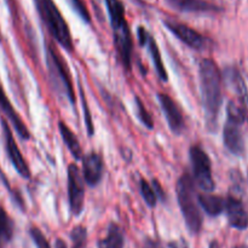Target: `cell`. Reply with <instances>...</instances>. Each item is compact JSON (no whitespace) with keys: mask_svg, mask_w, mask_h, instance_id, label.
Listing matches in <instances>:
<instances>
[{"mask_svg":"<svg viewBox=\"0 0 248 248\" xmlns=\"http://www.w3.org/2000/svg\"><path fill=\"white\" fill-rule=\"evenodd\" d=\"M201 99L208 126L215 128L222 106V74L212 60H202L199 67Z\"/></svg>","mask_w":248,"mask_h":248,"instance_id":"1","label":"cell"},{"mask_svg":"<svg viewBox=\"0 0 248 248\" xmlns=\"http://www.w3.org/2000/svg\"><path fill=\"white\" fill-rule=\"evenodd\" d=\"M107 10L110 18L111 28L114 31V43L116 51L121 58L124 67L131 69L132 64L133 43L130 27L125 16V7L121 0H106Z\"/></svg>","mask_w":248,"mask_h":248,"instance_id":"2","label":"cell"},{"mask_svg":"<svg viewBox=\"0 0 248 248\" xmlns=\"http://www.w3.org/2000/svg\"><path fill=\"white\" fill-rule=\"evenodd\" d=\"M195 182L189 174H183L177 182V199L186 228L190 234L198 235L202 229L203 217L195 194Z\"/></svg>","mask_w":248,"mask_h":248,"instance_id":"3","label":"cell"},{"mask_svg":"<svg viewBox=\"0 0 248 248\" xmlns=\"http://www.w3.org/2000/svg\"><path fill=\"white\" fill-rule=\"evenodd\" d=\"M41 19L56 41L67 51H73V40L69 27L53 0H35Z\"/></svg>","mask_w":248,"mask_h":248,"instance_id":"4","label":"cell"},{"mask_svg":"<svg viewBox=\"0 0 248 248\" xmlns=\"http://www.w3.org/2000/svg\"><path fill=\"white\" fill-rule=\"evenodd\" d=\"M46 63H47L48 74L51 82L56 87L60 94H63L72 104L75 103V92L73 89V82L65 62L56 51L52 44L46 46Z\"/></svg>","mask_w":248,"mask_h":248,"instance_id":"5","label":"cell"},{"mask_svg":"<svg viewBox=\"0 0 248 248\" xmlns=\"http://www.w3.org/2000/svg\"><path fill=\"white\" fill-rule=\"evenodd\" d=\"M191 167H193L194 182L201 190L212 193L216 188L212 176V164L205 150L199 145H194L189 152Z\"/></svg>","mask_w":248,"mask_h":248,"instance_id":"6","label":"cell"},{"mask_svg":"<svg viewBox=\"0 0 248 248\" xmlns=\"http://www.w3.org/2000/svg\"><path fill=\"white\" fill-rule=\"evenodd\" d=\"M85 179L82 172L75 164L68 166V200L70 211L74 216H79L84 210Z\"/></svg>","mask_w":248,"mask_h":248,"instance_id":"7","label":"cell"},{"mask_svg":"<svg viewBox=\"0 0 248 248\" xmlns=\"http://www.w3.org/2000/svg\"><path fill=\"white\" fill-rule=\"evenodd\" d=\"M0 123H1L2 133H4L5 149H6L7 156H9L12 166L15 167L17 173L21 177H23V178L26 179L31 178V170H29L28 165H27L26 160H24L18 145H17L16 140H15V137L14 135H12V130L11 127H10L9 123L2 118L0 119Z\"/></svg>","mask_w":248,"mask_h":248,"instance_id":"8","label":"cell"},{"mask_svg":"<svg viewBox=\"0 0 248 248\" xmlns=\"http://www.w3.org/2000/svg\"><path fill=\"white\" fill-rule=\"evenodd\" d=\"M164 24L173 35H176L179 40L183 41L186 45L194 50H203L207 45V40L205 36H202L195 29L190 28L186 24L174 21H164Z\"/></svg>","mask_w":248,"mask_h":248,"instance_id":"9","label":"cell"},{"mask_svg":"<svg viewBox=\"0 0 248 248\" xmlns=\"http://www.w3.org/2000/svg\"><path fill=\"white\" fill-rule=\"evenodd\" d=\"M228 222L232 228L239 230H245L248 228V207L246 203L235 195H229L227 198L225 205Z\"/></svg>","mask_w":248,"mask_h":248,"instance_id":"10","label":"cell"},{"mask_svg":"<svg viewBox=\"0 0 248 248\" xmlns=\"http://www.w3.org/2000/svg\"><path fill=\"white\" fill-rule=\"evenodd\" d=\"M157 98H159L160 106H161V109L164 111L165 116H166V120L169 123V126L172 132H174L176 135L182 133L186 125H184L183 114H182L179 107L166 93H159L157 94Z\"/></svg>","mask_w":248,"mask_h":248,"instance_id":"11","label":"cell"},{"mask_svg":"<svg viewBox=\"0 0 248 248\" xmlns=\"http://www.w3.org/2000/svg\"><path fill=\"white\" fill-rule=\"evenodd\" d=\"M0 110L4 113V115L6 116L7 120L11 123L15 132L18 135V137L21 138V140H28L29 138H31V132H29V130L27 128L26 124L22 120L21 116L18 115V113L15 110L11 102L9 101L4 89H2L1 84H0Z\"/></svg>","mask_w":248,"mask_h":248,"instance_id":"12","label":"cell"},{"mask_svg":"<svg viewBox=\"0 0 248 248\" xmlns=\"http://www.w3.org/2000/svg\"><path fill=\"white\" fill-rule=\"evenodd\" d=\"M104 165L102 156L92 152L82 159V176L85 183L90 186H96L103 177Z\"/></svg>","mask_w":248,"mask_h":248,"instance_id":"13","label":"cell"},{"mask_svg":"<svg viewBox=\"0 0 248 248\" xmlns=\"http://www.w3.org/2000/svg\"><path fill=\"white\" fill-rule=\"evenodd\" d=\"M240 126L241 125L227 121L223 130V140L225 148L234 155H242L245 153V140Z\"/></svg>","mask_w":248,"mask_h":248,"instance_id":"14","label":"cell"},{"mask_svg":"<svg viewBox=\"0 0 248 248\" xmlns=\"http://www.w3.org/2000/svg\"><path fill=\"white\" fill-rule=\"evenodd\" d=\"M170 7L181 12H212L219 7L205 0H165Z\"/></svg>","mask_w":248,"mask_h":248,"instance_id":"15","label":"cell"},{"mask_svg":"<svg viewBox=\"0 0 248 248\" xmlns=\"http://www.w3.org/2000/svg\"><path fill=\"white\" fill-rule=\"evenodd\" d=\"M198 200L200 207L202 208L208 216L217 217V216L222 215L225 211L227 199L222 198V196H217L213 195V194L206 193L202 194V195H199Z\"/></svg>","mask_w":248,"mask_h":248,"instance_id":"16","label":"cell"},{"mask_svg":"<svg viewBox=\"0 0 248 248\" xmlns=\"http://www.w3.org/2000/svg\"><path fill=\"white\" fill-rule=\"evenodd\" d=\"M124 245H125V236L123 229L118 224L113 223L109 225L106 236L99 240L98 248H124Z\"/></svg>","mask_w":248,"mask_h":248,"instance_id":"17","label":"cell"},{"mask_svg":"<svg viewBox=\"0 0 248 248\" xmlns=\"http://www.w3.org/2000/svg\"><path fill=\"white\" fill-rule=\"evenodd\" d=\"M58 128H60L61 137H62L63 142H64L65 147L68 148V150L70 152V154L75 157L77 160L81 159L82 157V149L81 145H80L79 140L75 136V133L65 125L63 121H61L60 125H58Z\"/></svg>","mask_w":248,"mask_h":248,"instance_id":"18","label":"cell"},{"mask_svg":"<svg viewBox=\"0 0 248 248\" xmlns=\"http://www.w3.org/2000/svg\"><path fill=\"white\" fill-rule=\"evenodd\" d=\"M14 220L7 215L6 210L0 205V248L10 244L14 237Z\"/></svg>","mask_w":248,"mask_h":248,"instance_id":"19","label":"cell"},{"mask_svg":"<svg viewBox=\"0 0 248 248\" xmlns=\"http://www.w3.org/2000/svg\"><path fill=\"white\" fill-rule=\"evenodd\" d=\"M147 46L149 48L150 56H152V61L154 63V67L156 69L157 75H159L160 79L162 81H167V72L164 67V62H162L161 53H160L159 47H157V44L155 41V39L152 35H149V39L147 41Z\"/></svg>","mask_w":248,"mask_h":248,"instance_id":"20","label":"cell"},{"mask_svg":"<svg viewBox=\"0 0 248 248\" xmlns=\"http://www.w3.org/2000/svg\"><path fill=\"white\" fill-rule=\"evenodd\" d=\"M72 239V248H86L87 230L82 225H78L70 232Z\"/></svg>","mask_w":248,"mask_h":248,"instance_id":"21","label":"cell"},{"mask_svg":"<svg viewBox=\"0 0 248 248\" xmlns=\"http://www.w3.org/2000/svg\"><path fill=\"white\" fill-rule=\"evenodd\" d=\"M136 107H137V115L138 119L140 120V123L145 126L147 128L152 130L154 128V120H153L152 115L149 114V111L147 110V108L144 107V104L142 103L140 97H136Z\"/></svg>","mask_w":248,"mask_h":248,"instance_id":"22","label":"cell"},{"mask_svg":"<svg viewBox=\"0 0 248 248\" xmlns=\"http://www.w3.org/2000/svg\"><path fill=\"white\" fill-rule=\"evenodd\" d=\"M140 194H142V198L144 199L145 203H147L149 207H155L157 201V196L156 194H155L153 186H150L145 179H142V181H140Z\"/></svg>","mask_w":248,"mask_h":248,"instance_id":"23","label":"cell"},{"mask_svg":"<svg viewBox=\"0 0 248 248\" xmlns=\"http://www.w3.org/2000/svg\"><path fill=\"white\" fill-rule=\"evenodd\" d=\"M79 92H80V97H81V102H82V109H84V114H85V124H86V130L89 136H93V124H92V119H91V113H90L89 109V104H87L86 98H85V93L84 90H82L81 84H79Z\"/></svg>","mask_w":248,"mask_h":248,"instance_id":"24","label":"cell"},{"mask_svg":"<svg viewBox=\"0 0 248 248\" xmlns=\"http://www.w3.org/2000/svg\"><path fill=\"white\" fill-rule=\"evenodd\" d=\"M68 2H69V5L72 6V9L74 10L78 15H79L80 18L84 19V21L87 22V23H90V22H91V16H90V12L82 0H68Z\"/></svg>","mask_w":248,"mask_h":248,"instance_id":"25","label":"cell"},{"mask_svg":"<svg viewBox=\"0 0 248 248\" xmlns=\"http://www.w3.org/2000/svg\"><path fill=\"white\" fill-rule=\"evenodd\" d=\"M29 234H31V240L35 244L36 248H51L50 244H48L47 239L45 237V235L41 232V230L36 227H31L29 229Z\"/></svg>","mask_w":248,"mask_h":248,"instance_id":"26","label":"cell"},{"mask_svg":"<svg viewBox=\"0 0 248 248\" xmlns=\"http://www.w3.org/2000/svg\"><path fill=\"white\" fill-rule=\"evenodd\" d=\"M137 31H138V40H140V44L142 46H145L147 45V41L148 39H149L150 34L148 33L147 29H145L144 27H140Z\"/></svg>","mask_w":248,"mask_h":248,"instance_id":"27","label":"cell"},{"mask_svg":"<svg viewBox=\"0 0 248 248\" xmlns=\"http://www.w3.org/2000/svg\"><path fill=\"white\" fill-rule=\"evenodd\" d=\"M153 188H154V191H155V194H156L157 199H160V200H164L165 193H164V190H162V188H161V186H160L159 182L153 181Z\"/></svg>","mask_w":248,"mask_h":248,"instance_id":"28","label":"cell"},{"mask_svg":"<svg viewBox=\"0 0 248 248\" xmlns=\"http://www.w3.org/2000/svg\"><path fill=\"white\" fill-rule=\"evenodd\" d=\"M169 248H189V245L186 240L181 239V240H177V241L170 242Z\"/></svg>","mask_w":248,"mask_h":248,"instance_id":"29","label":"cell"},{"mask_svg":"<svg viewBox=\"0 0 248 248\" xmlns=\"http://www.w3.org/2000/svg\"><path fill=\"white\" fill-rule=\"evenodd\" d=\"M143 248H162V246L160 242L156 241V240L147 239L143 242Z\"/></svg>","mask_w":248,"mask_h":248,"instance_id":"30","label":"cell"},{"mask_svg":"<svg viewBox=\"0 0 248 248\" xmlns=\"http://www.w3.org/2000/svg\"><path fill=\"white\" fill-rule=\"evenodd\" d=\"M55 246H56V248H68L67 247V244H65V242L63 241L62 239H57V240H56Z\"/></svg>","mask_w":248,"mask_h":248,"instance_id":"31","label":"cell"},{"mask_svg":"<svg viewBox=\"0 0 248 248\" xmlns=\"http://www.w3.org/2000/svg\"><path fill=\"white\" fill-rule=\"evenodd\" d=\"M210 248H222V247H220V245L218 244L217 241H212L210 244Z\"/></svg>","mask_w":248,"mask_h":248,"instance_id":"32","label":"cell"},{"mask_svg":"<svg viewBox=\"0 0 248 248\" xmlns=\"http://www.w3.org/2000/svg\"><path fill=\"white\" fill-rule=\"evenodd\" d=\"M235 248H248V246H245V245H239V246H236Z\"/></svg>","mask_w":248,"mask_h":248,"instance_id":"33","label":"cell"},{"mask_svg":"<svg viewBox=\"0 0 248 248\" xmlns=\"http://www.w3.org/2000/svg\"><path fill=\"white\" fill-rule=\"evenodd\" d=\"M136 1H138V2H140V0H136Z\"/></svg>","mask_w":248,"mask_h":248,"instance_id":"34","label":"cell"}]
</instances>
